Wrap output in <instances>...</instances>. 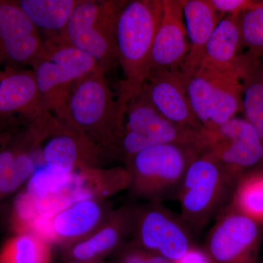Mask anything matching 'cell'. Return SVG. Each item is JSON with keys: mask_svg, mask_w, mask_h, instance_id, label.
Masks as SVG:
<instances>
[{"mask_svg": "<svg viewBox=\"0 0 263 263\" xmlns=\"http://www.w3.org/2000/svg\"><path fill=\"white\" fill-rule=\"evenodd\" d=\"M103 72L90 74L71 84L57 120L117 158L125 131L126 107L115 100Z\"/></svg>", "mask_w": 263, "mask_h": 263, "instance_id": "cell-1", "label": "cell"}, {"mask_svg": "<svg viewBox=\"0 0 263 263\" xmlns=\"http://www.w3.org/2000/svg\"><path fill=\"white\" fill-rule=\"evenodd\" d=\"M163 10V0H133L124 2L119 12L116 42L124 79L117 100L124 106L149 78L151 52Z\"/></svg>", "mask_w": 263, "mask_h": 263, "instance_id": "cell-2", "label": "cell"}, {"mask_svg": "<svg viewBox=\"0 0 263 263\" xmlns=\"http://www.w3.org/2000/svg\"><path fill=\"white\" fill-rule=\"evenodd\" d=\"M200 155L191 147L162 143L141 151L128 161L127 190L134 196L160 202L179 194L189 164Z\"/></svg>", "mask_w": 263, "mask_h": 263, "instance_id": "cell-3", "label": "cell"}, {"mask_svg": "<svg viewBox=\"0 0 263 263\" xmlns=\"http://www.w3.org/2000/svg\"><path fill=\"white\" fill-rule=\"evenodd\" d=\"M205 131L193 130L170 122L157 111L143 88L126 105L125 131L118 148L117 158L127 163L141 151L162 143L191 147L201 155Z\"/></svg>", "mask_w": 263, "mask_h": 263, "instance_id": "cell-4", "label": "cell"}, {"mask_svg": "<svg viewBox=\"0 0 263 263\" xmlns=\"http://www.w3.org/2000/svg\"><path fill=\"white\" fill-rule=\"evenodd\" d=\"M124 2L81 0L60 35L92 57L106 72L118 62L116 27Z\"/></svg>", "mask_w": 263, "mask_h": 263, "instance_id": "cell-5", "label": "cell"}, {"mask_svg": "<svg viewBox=\"0 0 263 263\" xmlns=\"http://www.w3.org/2000/svg\"><path fill=\"white\" fill-rule=\"evenodd\" d=\"M235 183L212 157L202 154L189 164L179 197L181 220L188 229H199L215 212Z\"/></svg>", "mask_w": 263, "mask_h": 263, "instance_id": "cell-6", "label": "cell"}, {"mask_svg": "<svg viewBox=\"0 0 263 263\" xmlns=\"http://www.w3.org/2000/svg\"><path fill=\"white\" fill-rule=\"evenodd\" d=\"M241 76H220L198 69L186 79L194 113L202 127L216 130L242 110Z\"/></svg>", "mask_w": 263, "mask_h": 263, "instance_id": "cell-7", "label": "cell"}, {"mask_svg": "<svg viewBox=\"0 0 263 263\" xmlns=\"http://www.w3.org/2000/svg\"><path fill=\"white\" fill-rule=\"evenodd\" d=\"M202 154L219 162L236 184L241 176L263 163V143L245 119L235 117L216 130L205 129Z\"/></svg>", "mask_w": 263, "mask_h": 263, "instance_id": "cell-8", "label": "cell"}, {"mask_svg": "<svg viewBox=\"0 0 263 263\" xmlns=\"http://www.w3.org/2000/svg\"><path fill=\"white\" fill-rule=\"evenodd\" d=\"M131 236L132 243L173 262L193 247L187 227L159 202L134 207Z\"/></svg>", "mask_w": 263, "mask_h": 263, "instance_id": "cell-9", "label": "cell"}, {"mask_svg": "<svg viewBox=\"0 0 263 263\" xmlns=\"http://www.w3.org/2000/svg\"><path fill=\"white\" fill-rule=\"evenodd\" d=\"M262 226L230 206L208 239L206 252L212 263H257Z\"/></svg>", "mask_w": 263, "mask_h": 263, "instance_id": "cell-10", "label": "cell"}, {"mask_svg": "<svg viewBox=\"0 0 263 263\" xmlns=\"http://www.w3.org/2000/svg\"><path fill=\"white\" fill-rule=\"evenodd\" d=\"M113 211L108 200H79L38 221L30 231L41 235L50 245L65 248L89 236Z\"/></svg>", "mask_w": 263, "mask_h": 263, "instance_id": "cell-11", "label": "cell"}, {"mask_svg": "<svg viewBox=\"0 0 263 263\" xmlns=\"http://www.w3.org/2000/svg\"><path fill=\"white\" fill-rule=\"evenodd\" d=\"M41 155L44 167L59 176L103 167L109 157L100 147L60 123L46 138Z\"/></svg>", "mask_w": 263, "mask_h": 263, "instance_id": "cell-12", "label": "cell"}, {"mask_svg": "<svg viewBox=\"0 0 263 263\" xmlns=\"http://www.w3.org/2000/svg\"><path fill=\"white\" fill-rule=\"evenodd\" d=\"M38 29L15 1L0 0V65H29L42 56Z\"/></svg>", "mask_w": 263, "mask_h": 263, "instance_id": "cell-13", "label": "cell"}, {"mask_svg": "<svg viewBox=\"0 0 263 263\" xmlns=\"http://www.w3.org/2000/svg\"><path fill=\"white\" fill-rule=\"evenodd\" d=\"M163 1V15L151 52L150 74L181 70L190 49L183 20V0Z\"/></svg>", "mask_w": 263, "mask_h": 263, "instance_id": "cell-14", "label": "cell"}, {"mask_svg": "<svg viewBox=\"0 0 263 263\" xmlns=\"http://www.w3.org/2000/svg\"><path fill=\"white\" fill-rule=\"evenodd\" d=\"M143 88L157 111L170 122L193 130L205 129L192 108L181 70L152 72Z\"/></svg>", "mask_w": 263, "mask_h": 263, "instance_id": "cell-15", "label": "cell"}, {"mask_svg": "<svg viewBox=\"0 0 263 263\" xmlns=\"http://www.w3.org/2000/svg\"><path fill=\"white\" fill-rule=\"evenodd\" d=\"M238 15H227L213 33L199 69L220 76H245L255 62L242 52Z\"/></svg>", "mask_w": 263, "mask_h": 263, "instance_id": "cell-16", "label": "cell"}, {"mask_svg": "<svg viewBox=\"0 0 263 263\" xmlns=\"http://www.w3.org/2000/svg\"><path fill=\"white\" fill-rule=\"evenodd\" d=\"M133 212L134 207L114 209L108 219L89 236L63 248L65 262L103 260L104 257L122 248L124 240L131 235Z\"/></svg>", "mask_w": 263, "mask_h": 263, "instance_id": "cell-17", "label": "cell"}, {"mask_svg": "<svg viewBox=\"0 0 263 263\" xmlns=\"http://www.w3.org/2000/svg\"><path fill=\"white\" fill-rule=\"evenodd\" d=\"M14 114L32 122L51 114L43 103L33 70L7 69L0 80V117Z\"/></svg>", "mask_w": 263, "mask_h": 263, "instance_id": "cell-18", "label": "cell"}, {"mask_svg": "<svg viewBox=\"0 0 263 263\" xmlns=\"http://www.w3.org/2000/svg\"><path fill=\"white\" fill-rule=\"evenodd\" d=\"M183 10L190 49L181 70L187 78L200 67L208 43L224 15L208 0H183Z\"/></svg>", "mask_w": 263, "mask_h": 263, "instance_id": "cell-19", "label": "cell"}, {"mask_svg": "<svg viewBox=\"0 0 263 263\" xmlns=\"http://www.w3.org/2000/svg\"><path fill=\"white\" fill-rule=\"evenodd\" d=\"M129 184V173L126 167H92L71 175L63 192L72 203L89 199L108 200L127 190Z\"/></svg>", "mask_w": 263, "mask_h": 263, "instance_id": "cell-20", "label": "cell"}, {"mask_svg": "<svg viewBox=\"0 0 263 263\" xmlns=\"http://www.w3.org/2000/svg\"><path fill=\"white\" fill-rule=\"evenodd\" d=\"M37 148L26 137L13 135L0 153V209L7 197L29 181L36 171Z\"/></svg>", "mask_w": 263, "mask_h": 263, "instance_id": "cell-21", "label": "cell"}, {"mask_svg": "<svg viewBox=\"0 0 263 263\" xmlns=\"http://www.w3.org/2000/svg\"><path fill=\"white\" fill-rule=\"evenodd\" d=\"M40 95L49 113L61 115L71 84L76 81L65 69L40 57L32 65Z\"/></svg>", "mask_w": 263, "mask_h": 263, "instance_id": "cell-22", "label": "cell"}, {"mask_svg": "<svg viewBox=\"0 0 263 263\" xmlns=\"http://www.w3.org/2000/svg\"><path fill=\"white\" fill-rule=\"evenodd\" d=\"M42 58L65 69L76 81L96 72L105 71L92 57L67 43L60 35L43 41Z\"/></svg>", "mask_w": 263, "mask_h": 263, "instance_id": "cell-23", "label": "cell"}, {"mask_svg": "<svg viewBox=\"0 0 263 263\" xmlns=\"http://www.w3.org/2000/svg\"><path fill=\"white\" fill-rule=\"evenodd\" d=\"M81 0H19L15 1L36 28L58 32L70 20Z\"/></svg>", "mask_w": 263, "mask_h": 263, "instance_id": "cell-24", "label": "cell"}, {"mask_svg": "<svg viewBox=\"0 0 263 263\" xmlns=\"http://www.w3.org/2000/svg\"><path fill=\"white\" fill-rule=\"evenodd\" d=\"M51 245L32 231L16 233L0 249V263H51Z\"/></svg>", "mask_w": 263, "mask_h": 263, "instance_id": "cell-25", "label": "cell"}, {"mask_svg": "<svg viewBox=\"0 0 263 263\" xmlns=\"http://www.w3.org/2000/svg\"><path fill=\"white\" fill-rule=\"evenodd\" d=\"M231 206L263 226V170L249 171L240 178Z\"/></svg>", "mask_w": 263, "mask_h": 263, "instance_id": "cell-26", "label": "cell"}, {"mask_svg": "<svg viewBox=\"0 0 263 263\" xmlns=\"http://www.w3.org/2000/svg\"><path fill=\"white\" fill-rule=\"evenodd\" d=\"M242 110L263 143V63L251 65L243 79Z\"/></svg>", "mask_w": 263, "mask_h": 263, "instance_id": "cell-27", "label": "cell"}, {"mask_svg": "<svg viewBox=\"0 0 263 263\" xmlns=\"http://www.w3.org/2000/svg\"><path fill=\"white\" fill-rule=\"evenodd\" d=\"M238 23L245 53L253 61L263 55V4L258 8L238 15Z\"/></svg>", "mask_w": 263, "mask_h": 263, "instance_id": "cell-28", "label": "cell"}, {"mask_svg": "<svg viewBox=\"0 0 263 263\" xmlns=\"http://www.w3.org/2000/svg\"><path fill=\"white\" fill-rule=\"evenodd\" d=\"M120 249L115 263H174L159 254L145 250L132 242Z\"/></svg>", "mask_w": 263, "mask_h": 263, "instance_id": "cell-29", "label": "cell"}, {"mask_svg": "<svg viewBox=\"0 0 263 263\" xmlns=\"http://www.w3.org/2000/svg\"><path fill=\"white\" fill-rule=\"evenodd\" d=\"M208 2L217 13L223 15H238L263 4V1L257 0H208Z\"/></svg>", "mask_w": 263, "mask_h": 263, "instance_id": "cell-30", "label": "cell"}, {"mask_svg": "<svg viewBox=\"0 0 263 263\" xmlns=\"http://www.w3.org/2000/svg\"><path fill=\"white\" fill-rule=\"evenodd\" d=\"M174 263H212L209 254L205 251L195 248L189 249L187 252Z\"/></svg>", "mask_w": 263, "mask_h": 263, "instance_id": "cell-31", "label": "cell"}, {"mask_svg": "<svg viewBox=\"0 0 263 263\" xmlns=\"http://www.w3.org/2000/svg\"><path fill=\"white\" fill-rule=\"evenodd\" d=\"M13 136L12 131L0 129V153L9 143Z\"/></svg>", "mask_w": 263, "mask_h": 263, "instance_id": "cell-32", "label": "cell"}, {"mask_svg": "<svg viewBox=\"0 0 263 263\" xmlns=\"http://www.w3.org/2000/svg\"><path fill=\"white\" fill-rule=\"evenodd\" d=\"M65 263H90V262H84V261L71 260L67 261Z\"/></svg>", "mask_w": 263, "mask_h": 263, "instance_id": "cell-33", "label": "cell"}, {"mask_svg": "<svg viewBox=\"0 0 263 263\" xmlns=\"http://www.w3.org/2000/svg\"><path fill=\"white\" fill-rule=\"evenodd\" d=\"M5 72H2V71H0V80H1L2 79H3V76H4Z\"/></svg>", "mask_w": 263, "mask_h": 263, "instance_id": "cell-34", "label": "cell"}, {"mask_svg": "<svg viewBox=\"0 0 263 263\" xmlns=\"http://www.w3.org/2000/svg\"><path fill=\"white\" fill-rule=\"evenodd\" d=\"M90 263H105L103 260L94 261V262H90Z\"/></svg>", "mask_w": 263, "mask_h": 263, "instance_id": "cell-35", "label": "cell"}]
</instances>
